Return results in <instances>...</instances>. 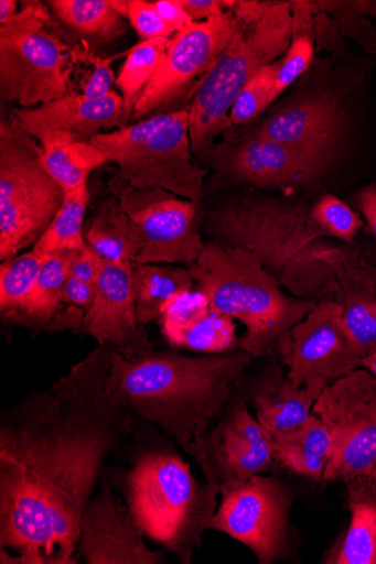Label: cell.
Masks as SVG:
<instances>
[{
	"instance_id": "10",
	"label": "cell",
	"mask_w": 376,
	"mask_h": 564,
	"mask_svg": "<svg viewBox=\"0 0 376 564\" xmlns=\"http://www.w3.org/2000/svg\"><path fill=\"white\" fill-rule=\"evenodd\" d=\"M204 196L232 188L280 191L315 188L330 164L262 135L256 128L225 133L212 149Z\"/></svg>"
},
{
	"instance_id": "9",
	"label": "cell",
	"mask_w": 376,
	"mask_h": 564,
	"mask_svg": "<svg viewBox=\"0 0 376 564\" xmlns=\"http://www.w3.org/2000/svg\"><path fill=\"white\" fill-rule=\"evenodd\" d=\"M40 3L0 26V91L7 105L32 109L69 95L71 47L44 29Z\"/></svg>"
},
{
	"instance_id": "27",
	"label": "cell",
	"mask_w": 376,
	"mask_h": 564,
	"mask_svg": "<svg viewBox=\"0 0 376 564\" xmlns=\"http://www.w3.org/2000/svg\"><path fill=\"white\" fill-rule=\"evenodd\" d=\"M85 240L101 260L112 263H136L142 247L139 231L115 196L100 203Z\"/></svg>"
},
{
	"instance_id": "36",
	"label": "cell",
	"mask_w": 376,
	"mask_h": 564,
	"mask_svg": "<svg viewBox=\"0 0 376 564\" xmlns=\"http://www.w3.org/2000/svg\"><path fill=\"white\" fill-rule=\"evenodd\" d=\"M210 312L206 295L198 289L186 290L174 295L158 318L161 334L165 338L183 332Z\"/></svg>"
},
{
	"instance_id": "19",
	"label": "cell",
	"mask_w": 376,
	"mask_h": 564,
	"mask_svg": "<svg viewBox=\"0 0 376 564\" xmlns=\"http://www.w3.org/2000/svg\"><path fill=\"white\" fill-rule=\"evenodd\" d=\"M12 116L37 141L49 135L65 134L78 141L92 142L101 133V129L127 126L123 99L115 89L98 99L69 94L36 108H18Z\"/></svg>"
},
{
	"instance_id": "41",
	"label": "cell",
	"mask_w": 376,
	"mask_h": 564,
	"mask_svg": "<svg viewBox=\"0 0 376 564\" xmlns=\"http://www.w3.org/2000/svg\"><path fill=\"white\" fill-rule=\"evenodd\" d=\"M153 6L161 19L169 24L175 34L194 24L184 9L182 0H158Z\"/></svg>"
},
{
	"instance_id": "39",
	"label": "cell",
	"mask_w": 376,
	"mask_h": 564,
	"mask_svg": "<svg viewBox=\"0 0 376 564\" xmlns=\"http://www.w3.org/2000/svg\"><path fill=\"white\" fill-rule=\"evenodd\" d=\"M128 21L142 41L172 39L175 33L158 14L153 3L128 0Z\"/></svg>"
},
{
	"instance_id": "21",
	"label": "cell",
	"mask_w": 376,
	"mask_h": 564,
	"mask_svg": "<svg viewBox=\"0 0 376 564\" xmlns=\"http://www.w3.org/2000/svg\"><path fill=\"white\" fill-rule=\"evenodd\" d=\"M325 261L341 291L347 338L361 361L376 349V267L348 247L334 246Z\"/></svg>"
},
{
	"instance_id": "5",
	"label": "cell",
	"mask_w": 376,
	"mask_h": 564,
	"mask_svg": "<svg viewBox=\"0 0 376 564\" xmlns=\"http://www.w3.org/2000/svg\"><path fill=\"white\" fill-rule=\"evenodd\" d=\"M121 485L144 536L191 563L216 514L219 488L200 484L175 449L151 444L137 451Z\"/></svg>"
},
{
	"instance_id": "37",
	"label": "cell",
	"mask_w": 376,
	"mask_h": 564,
	"mask_svg": "<svg viewBox=\"0 0 376 564\" xmlns=\"http://www.w3.org/2000/svg\"><path fill=\"white\" fill-rule=\"evenodd\" d=\"M311 215L327 237L351 243L362 228L359 216L334 195H324L312 204Z\"/></svg>"
},
{
	"instance_id": "23",
	"label": "cell",
	"mask_w": 376,
	"mask_h": 564,
	"mask_svg": "<svg viewBox=\"0 0 376 564\" xmlns=\"http://www.w3.org/2000/svg\"><path fill=\"white\" fill-rule=\"evenodd\" d=\"M74 253L64 251L49 256L31 292L6 324L32 332H61L62 316L67 311L62 300L63 290Z\"/></svg>"
},
{
	"instance_id": "2",
	"label": "cell",
	"mask_w": 376,
	"mask_h": 564,
	"mask_svg": "<svg viewBox=\"0 0 376 564\" xmlns=\"http://www.w3.org/2000/svg\"><path fill=\"white\" fill-rule=\"evenodd\" d=\"M251 360L241 349L214 356L153 349L135 357L112 350L105 387L187 452L236 398Z\"/></svg>"
},
{
	"instance_id": "17",
	"label": "cell",
	"mask_w": 376,
	"mask_h": 564,
	"mask_svg": "<svg viewBox=\"0 0 376 564\" xmlns=\"http://www.w3.org/2000/svg\"><path fill=\"white\" fill-rule=\"evenodd\" d=\"M144 538L129 506L103 480L84 511L79 555L88 564L165 563V553L152 551Z\"/></svg>"
},
{
	"instance_id": "1",
	"label": "cell",
	"mask_w": 376,
	"mask_h": 564,
	"mask_svg": "<svg viewBox=\"0 0 376 564\" xmlns=\"http://www.w3.org/2000/svg\"><path fill=\"white\" fill-rule=\"evenodd\" d=\"M109 346L98 345L0 423V549L20 564H76L84 511L107 459L133 434L132 409L106 390Z\"/></svg>"
},
{
	"instance_id": "32",
	"label": "cell",
	"mask_w": 376,
	"mask_h": 564,
	"mask_svg": "<svg viewBox=\"0 0 376 564\" xmlns=\"http://www.w3.org/2000/svg\"><path fill=\"white\" fill-rule=\"evenodd\" d=\"M50 254L35 248L2 262L0 267V316L7 323L31 292Z\"/></svg>"
},
{
	"instance_id": "33",
	"label": "cell",
	"mask_w": 376,
	"mask_h": 564,
	"mask_svg": "<svg viewBox=\"0 0 376 564\" xmlns=\"http://www.w3.org/2000/svg\"><path fill=\"white\" fill-rule=\"evenodd\" d=\"M174 347L195 351L222 354L233 351L240 340L237 325L232 317L211 311L190 328L166 338Z\"/></svg>"
},
{
	"instance_id": "34",
	"label": "cell",
	"mask_w": 376,
	"mask_h": 564,
	"mask_svg": "<svg viewBox=\"0 0 376 564\" xmlns=\"http://www.w3.org/2000/svg\"><path fill=\"white\" fill-rule=\"evenodd\" d=\"M279 62L260 68L244 86L230 111L233 130L254 122L276 100L275 86Z\"/></svg>"
},
{
	"instance_id": "4",
	"label": "cell",
	"mask_w": 376,
	"mask_h": 564,
	"mask_svg": "<svg viewBox=\"0 0 376 564\" xmlns=\"http://www.w3.org/2000/svg\"><path fill=\"white\" fill-rule=\"evenodd\" d=\"M186 269L211 311L245 325L239 345L253 358L280 352L318 303L284 293L257 256L241 248L205 241L198 260Z\"/></svg>"
},
{
	"instance_id": "20",
	"label": "cell",
	"mask_w": 376,
	"mask_h": 564,
	"mask_svg": "<svg viewBox=\"0 0 376 564\" xmlns=\"http://www.w3.org/2000/svg\"><path fill=\"white\" fill-rule=\"evenodd\" d=\"M256 129L267 138L331 164L339 133L335 102L327 94L309 91L267 117Z\"/></svg>"
},
{
	"instance_id": "14",
	"label": "cell",
	"mask_w": 376,
	"mask_h": 564,
	"mask_svg": "<svg viewBox=\"0 0 376 564\" xmlns=\"http://www.w3.org/2000/svg\"><path fill=\"white\" fill-rule=\"evenodd\" d=\"M243 29L235 13L228 11L175 34L163 64L141 94L131 121L139 122L169 108L193 84L198 86Z\"/></svg>"
},
{
	"instance_id": "16",
	"label": "cell",
	"mask_w": 376,
	"mask_h": 564,
	"mask_svg": "<svg viewBox=\"0 0 376 564\" xmlns=\"http://www.w3.org/2000/svg\"><path fill=\"white\" fill-rule=\"evenodd\" d=\"M207 484L221 488L270 470L276 463L271 436L237 397L224 414L187 452Z\"/></svg>"
},
{
	"instance_id": "24",
	"label": "cell",
	"mask_w": 376,
	"mask_h": 564,
	"mask_svg": "<svg viewBox=\"0 0 376 564\" xmlns=\"http://www.w3.org/2000/svg\"><path fill=\"white\" fill-rule=\"evenodd\" d=\"M268 435L272 440L276 463L314 482L324 481L333 440L326 424L318 416L310 415L293 431Z\"/></svg>"
},
{
	"instance_id": "6",
	"label": "cell",
	"mask_w": 376,
	"mask_h": 564,
	"mask_svg": "<svg viewBox=\"0 0 376 564\" xmlns=\"http://www.w3.org/2000/svg\"><path fill=\"white\" fill-rule=\"evenodd\" d=\"M294 33L292 6L266 4L196 87L187 112L192 150L203 165L217 138L233 130L229 116L240 90L260 68L286 56Z\"/></svg>"
},
{
	"instance_id": "28",
	"label": "cell",
	"mask_w": 376,
	"mask_h": 564,
	"mask_svg": "<svg viewBox=\"0 0 376 564\" xmlns=\"http://www.w3.org/2000/svg\"><path fill=\"white\" fill-rule=\"evenodd\" d=\"M131 281L137 316L142 326L158 321L174 295L195 286L186 268L169 264L135 263Z\"/></svg>"
},
{
	"instance_id": "15",
	"label": "cell",
	"mask_w": 376,
	"mask_h": 564,
	"mask_svg": "<svg viewBox=\"0 0 376 564\" xmlns=\"http://www.w3.org/2000/svg\"><path fill=\"white\" fill-rule=\"evenodd\" d=\"M344 307L320 301L280 349L289 379L316 400L322 391L359 368L343 323Z\"/></svg>"
},
{
	"instance_id": "44",
	"label": "cell",
	"mask_w": 376,
	"mask_h": 564,
	"mask_svg": "<svg viewBox=\"0 0 376 564\" xmlns=\"http://www.w3.org/2000/svg\"><path fill=\"white\" fill-rule=\"evenodd\" d=\"M18 3L15 0H2L0 2V26L6 25L17 14Z\"/></svg>"
},
{
	"instance_id": "45",
	"label": "cell",
	"mask_w": 376,
	"mask_h": 564,
	"mask_svg": "<svg viewBox=\"0 0 376 564\" xmlns=\"http://www.w3.org/2000/svg\"><path fill=\"white\" fill-rule=\"evenodd\" d=\"M359 367H363L376 379V349L368 356L362 358Z\"/></svg>"
},
{
	"instance_id": "29",
	"label": "cell",
	"mask_w": 376,
	"mask_h": 564,
	"mask_svg": "<svg viewBox=\"0 0 376 564\" xmlns=\"http://www.w3.org/2000/svg\"><path fill=\"white\" fill-rule=\"evenodd\" d=\"M49 6L69 30L94 43L112 41L129 28L114 0H51Z\"/></svg>"
},
{
	"instance_id": "30",
	"label": "cell",
	"mask_w": 376,
	"mask_h": 564,
	"mask_svg": "<svg viewBox=\"0 0 376 564\" xmlns=\"http://www.w3.org/2000/svg\"><path fill=\"white\" fill-rule=\"evenodd\" d=\"M170 41L171 39L141 41L128 51L116 83L123 99L126 123L131 121L141 94L163 64Z\"/></svg>"
},
{
	"instance_id": "43",
	"label": "cell",
	"mask_w": 376,
	"mask_h": 564,
	"mask_svg": "<svg viewBox=\"0 0 376 564\" xmlns=\"http://www.w3.org/2000/svg\"><path fill=\"white\" fill-rule=\"evenodd\" d=\"M358 208L376 238V184L366 186L358 194Z\"/></svg>"
},
{
	"instance_id": "8",
	"label": "cell",
	"mask_w": 376,
	"mask_h": 564,
	"mask_svg": "<svg viewBox=\"0 0 376 564\" xmlns=\"http://www.w3.org/2000/svg\"><path fill=\"white\" fill-rule=\"evenodd\" d=\"M65 193L43 166L41 147L12 116L0 122V260L34 246Z\"/></svg>"
},
{
	"instance_id": "22",
	"label": "cell",
	"mask_w": 376,
	"mask_h": 564,
	"mask_svg": "<svg viewBox=\"0 0 376 564\" xmlns=\"http://www.w3.org/2000/svg\"><path fill=\"white\" fill-rule=\"evenodd\" d=\"M245 400L253 403L257 421L268 434L290 432L309 417L315 398L296 386L279 371L258 378L246 390Z\"/></svg>"
},
{
	"instance_id": "42",
	"label": "cell",
	"mask_w": 376,
	"mask_h": 564,
	"mask_svg": "<svg viewBox=\"0 0 376 564\" xmlns=\"http://www.w3.org/2000/svg\"><path fill=\"white\" fill-rule=\"evenodd\" d=\"M182 4L192 21L194 23H200L224 14V8H233L235 2H214V0H182Z\"/></svg>"
},
{
	"instance_id": "35",
	"label": "cell",
	"mask_w": 376,
	"mask_h": 564,
	"mask_svg": "<svg viewBox=\"0 0 376 564\" xmlns=\"http://www.w3.org/2000/svg\"><path fill=\"white\" fill-rule=\"evenodd\" d=\"M100 258L87 245L76 250L63 290V303L86 313L95 297Z\"/></svg>"
},
{
	"instance_id": "38",
	"label": "cell",
	"mask_w": 376,
	"mask_h": 564,
	"mask_svg": "<svg viewBox=\"0 0 376 564\" xmlns=\"http://www.w3.org/2000/svg\"><path fill=\"white\" fill-rule=\"evenodd\" d=\"M313 56L312 39L307 33L294 35L288 53L279 63L275 86L276 99L308 72Z\"/></svg>"
},
{
	"instance_id": "25",
	"label": "cell",
	"mask_w": 376,
	"mask_h": 564,
	"mask_svg": "<svg viewBox=\"0 0 376 564\" xmlns=\"http://www.w3.org/2000/svg\"><path fill=\"white\" fill-rule=\"evenodd\" d=\"M351 524L336 564H376V469L348 481Z\"/></svg>"
},
{
	"instance_id": "13",
	"label": "cell",
	"mask_w": 376,
	"mask_h": 564,
	"mask_svg": "<svg viewBox=\"0 0 376 564\" xmlns=\"http://www.w3.org/2000/svg\"><path fill=\"white\" fill-rule=\"evenodd\" d=\"M221 495L222 502L208 530L241 542L260 564L288 558L291 500L278 479L257 475L222 487Z\"/></svg>"
},
{
	"instance_id": "3",
	"label": "cell",
	"mask_w": 376,
	"mask_h": 564,
	"mask_svg": "<svg viewBox=\"0 0 376 564\" xmlns=\"http://www.w3.org/2000/svg\"><path fill=\"white\" fill-rule=\"evenodd\" d=\"M312 204L287 196L245 192L200 216L210 241L256 254L265 270L293 296L333 301L342 295L325 259L334 247L313 220Z\"/></svg>"
},
{
	"instance_id": "26",
	"label": "cell",
	"mask_w": 376,
	"mask_h": 564,
	"mask_svg": "<svg viewBox=\"0 0 376 564\" xmlns=\"http://www.w3.org/2000/svg\"><path fill=\"white\" fill-rule=\"evenodd\" d=\"M39 143L43 166L65 194L88 186L89 175L107 164L104 153L92 142L55 134Z\"/></svg>"
},
{
	"instance_id": "12",
	"label": "cell",
	"mask_w": 376,
	"mask_h": 564,
	"mask_svg": "<svg viewBox=\"0 0 376 564\" xmlns=\"http://www.w3.org/2000/svg\"><path fill=\"white\" fill-rule=\"evenodd\" d=\"M312 412L333 440L322 482H346L376 469V379L368 371L356 370L327 387Z\"/></svg>"
},
{
	"instance_id": "18",
	"label": "cell",
	"mask_w": 376,
	"mask_h": 564,
	"mask_svg": "<svg viewBox=\"0 0 376 564\" xmlns=\"http://www.w3.org/2000/svg\"><path fill=\"white\" fill-rule=\"evenodd\" d=\"M133 264L100 259L95 297L78 332L126 357L153 350L137 316L131 281Z\"/></svg>"
},
{
	"instance_id": "31",
	"label": "cell",
	"mask_w": 376,
	"mask_h": 564,
	"mask_svg": "<svg viewBox=\"0 0 376 564\" xmlns=\"http://www.w3.org/2000/svg\"><path fill=\"white\" fill-rule=\"evenodd\" d=\"M89 198L88 186L65 194L61 210L33 248L46 254L83 249L86 246L84 221Z\"/></svg>"
},
{
	"instance_id": "40",
	"label": "cell",
	"mask_w": 376,
	"mask_h": 564,
	"mask_svg": "<svg viewBox=\"0 0 376 564\" xmlns=\"http://www.w3.org/2000/svg\"><path fill=\"white\" fill-rule=\"evenodd\" d=\"M127 54L128 53H122L110 58L89 56V61L94 65V72L85 84L82 94L94 99L103 98L109 95L114 90L112 86L115 83H117V78L112 69V64Z\"/></svg>"
},
{
	"instance_id": "7",
	"label": "cell",
	"mask_w": 376,
	"mask_h": 564,
	"mask_svg": "<svg viewBox=\"0 0 376 564\" xmlns=\"http://www.w3.org/2000/svg\"><path fill=\"white\" fill-rule=\"evenodd\" d=\"M92 143L136 188H164L197 204L204 197L206 170L193 161L187 109L101 132Z\"/></svg>"
},
{
	"instance_id": "11",
	"label": "cell",
	"mask_w": 376,
	"mask_h": 564,
	"mask_svg": "<svg viewBox=\"0 0 376 564\" xmlns=\"http://www.w3.org/2000/svg\"><path fill=\"white\" fill-rule=\"evenodd\" d=\"M110 191L140 234L138 264L196 262L204 248L198 204L159 187L136 188L118 175Z\"/></svg>"
}]
</instances>
